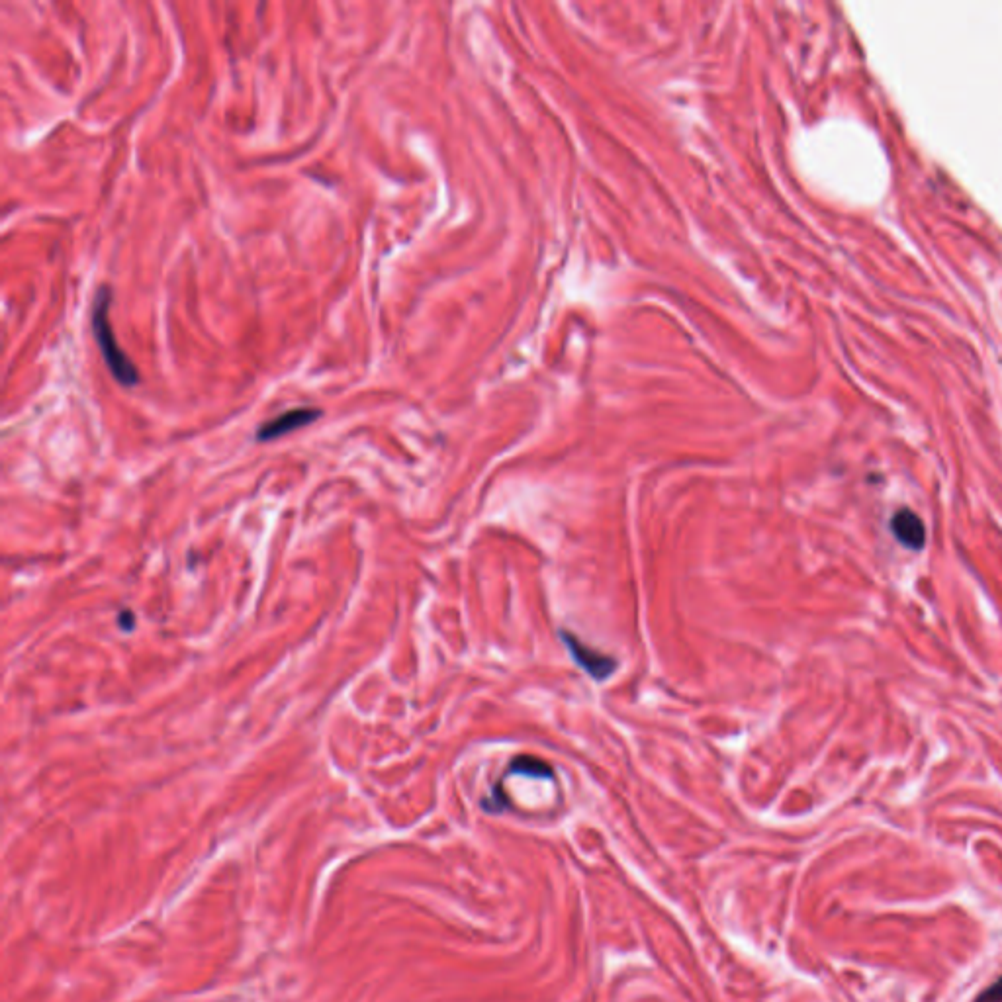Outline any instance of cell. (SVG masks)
I'll return each mask as SVG.
<instances>
[{
	"instance_id": "cell-1",
	"label": "cell",
	"mask_w": 1002,
	"mask_h": 1002,
	"mask_svg": "<svg viewBox=\"0 0 1002 1002\" xmlns=\"http://www.w3.org/2000/svg\"><path fill=\"white\" fill-rule=\"evenodd\" d=\"M110 306H112V290L110 286L102 284L98 286L92 302V335L112 378L126 388H134L139 384V372L136 365L130 361V357L118 345V339L110 323Z\"/></svg>"
},
{
	"instance_id": "cell-2",
	"label": "cell",
	"mask_w": 1002,
	"mask_h": 1002,
	"mask_svg": "<svg viewBox=\"0 0 1002 1002\" xmlns=\"http://www.w3.org/2000/svg\"><path fill=\"white\" fill-rule=\"evenodd\" d=\"M560 638L562 642L566 644L568 652H570V658L590 676L595 682H605L607 678H611L617 670V660L607 656V654H601L597 650H593L592 646L584 644L580 638L572 633H566V631H560Z\"/></svg>"
},
{
	"instance_id": "cell-3",
	"label": "cell",
	"mask_w": 1002,
	"mask_h": 1002,
	"mask_svg": "<svg viewBox=\"0 0 1002 1002\" xmlns=\"http://www.w3.org/2000/svg\"><path fill=\"white\" fill-rule=\"evenodd\" d=\"M319 417H321V410L318 408H296V410L284 411L259 427L257 439L259 441H273V439L284 437L296 429L308 427Z\"/></svg>"
},
{
	"instance_id": "cell-5",
	"label": "cell",
	"mask_w": 1002,
	"mask_h": 1002,
	"mask_svg": "<svg viewBox=\"0 0 1002 1002\" xmlns=\"http://www.w3.org/2000/svg\"><path fill=\"white\" fill-rule=\"evenodd\" d=\"M509 774L525 775V777H535V779H550L552 768L547 762L533 758V756H517L509 764Z\"/></svg>"
},
{
	"instance_id": "cell-4",
	"label": "cell",
	"mask_w": 1002,
	"mask_h": 1002,
	"mask_svg": "<svg viewBox=\"0 0 1002 1002\" xmlns=\"http://www.w3.org/2000/svg\"><path fill=\"white\" fill-rule=\"evenodd\" d=\"M891 531L903 547L920 550L926 543V527L911 509H901L891 519Z\"/></svg>"
},
{
	"instance_id": "cell-6",
	"label": "cell",
	"mask_w": 1002,
	"mask_h": 1002,
	"mask_svg": "<svg viewBox=\"0 0 1002 1002\" xmlns=\"http://www.w3.org/2000/svg\"><path fill=\"white\" fill-rule=\"evenodd\" d=\"M975 1002H1002V977H999L991 987H987Z\"/></svg>"
}]
</instances>
